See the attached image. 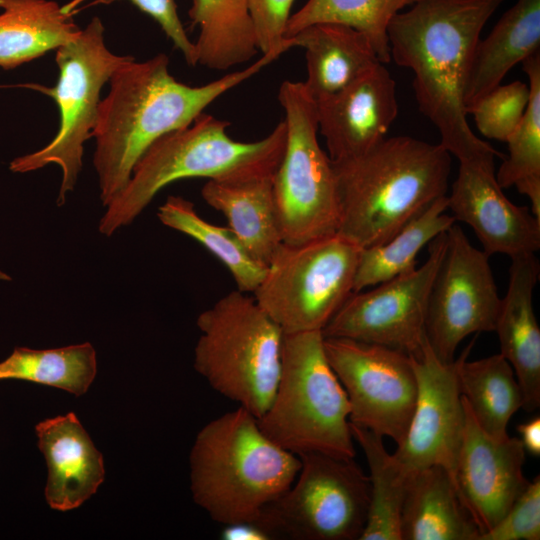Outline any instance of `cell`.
<instances>
[{"label": "cell", "instance_id": "1f68e13d", "mask_svg": "<svg viewBox=\"0 0 540 540\" xmlns=\"http://www.w3.org/2000/svg\"><path fill=\"white\" fill-rule=\"evenodd\" d=\"M97 372L96 352L86 342L62 348L35 350L16 347L0 362V381L17 379L84 394Z\"/></svg>", "mask_w": 540, "mask_h": 540}, {"label": "cell", "instance_id": "30bf717a", "mask_svg": "<svg viewBox=\"0 0 540 540\" xmlns=\"http://www.w3.org/2000/svg\"><path fill=\"white\" fill-rule=\"evenodd\" d=\"M298 457L292 485L253 520L271 539L359 540L370 505L369 476L354 458L318 452Z\"/></svg>", "mask_w": 540, "mask_h": 540}, {"label": "cell", "instance_id": "8992f818", "mask_svg": "<svg viewBox=\"0 0 540 540\" xmlns=\"http://www.w3.org/2000/svg\"><path fill=\"white\" fill-rule=\"evenodd\" d=\"M347 394L331 368L322 331L284 333L273 399L259 417L262 432L299 456L318 452L354 458Z\"/></svg>", "mask_w": 540, "mask_h": 540}, {"label": "cell", "instance_id": "ac0fdd59", "mask_svg": "<svg viewBox=\"0 0 540 540\" xmlns=\"http://www.w3.org/2000/svg\"><path fill=\"white\" fill-rule=\"evenodd\" d=\"M314 100L318 132L332 161L369 151L386 137L399 109L396 82L383 63L341 90Z\"/></svg>", "mask_w": 540, "mask_h": 540}, {"label": "cell", "instance_id": "7c38bea8", "mask_svg": "<svg viewBox=\"0 0 540 540\" xmlns=\"http://www.w3.org/2000/svg\"><path fill=\"white\" fill-rule=\"evenodd\" d=\"M327 360L350 404V423L400 444L417 399L412 356L382 345L324 337Z\"/></svg>", "mask_w": 540, "mask_h": 540}, {"label": "cell", "instance_id": "4fadbf2b", "mask_svg": "<svg viewBox=\"0 0 540 540\" xmlns=\"http://www.w3.org/2000/svg\"><path fill=\"white\" fill-rule=\"evenodd\" d=\"M446 245L447 231L429 243L428 258L419 268L367 292H353L324 327L323 336L382 345L417 357L426 340L429 296Z\"/></svg>", "mask_w": 540, "mask_h": 540}, {"label": "cell", "instance_id": "f1b7e54d", "mask_svg": "<svg viewBox=\"0 0 540 540\" xmlns=\"http://www.w3.org/2000/svg\"><path fill=\"white\" fill-rule=\"evenodd\" d=\"M350 430L370 470V505L359 540H401V511L412 474L403 470L386 450L381 435L352 423Z\"/></svg>", "mask_w": 540, "mask_h": 540}, {"label": "cell", "instance_id": "7402d4cb", "mask_svg": "<svg viewBox=\"0 0 540 540\" xmlns=\"http://www.w3.org/2000/svg\"><path fill=\"white\" fill-rule=\"evenodd\" d=\"M537 52L540 0H517L475 47L464 89L465 108L500 85L514 66Z\"/></svg>", "mask_w": 540, "mask_h": 540}, {"label": "cell", "instance_id": "5b68a950", "mask_svg": "<svg viewBox=\"0 0 540 540\" xmlns=\"http://www.w3.org/2000/svg\"><path fill=\"white\" fill-rule=\"evenodd\" d=\"M230 123L201 113L190 125L158 138L136 164L124 190L106 208L99 232L111 236L132 223L154 196L184 178L231 180L275 173L284 153V120L263 139H232Z\"/></svg>", "mask_w": 540, "mask_h": 540}, {"label": "cell", "instance_id": "2e32d148", "mask_svg": "<svg viewBox=\"0 0 540 540\" xmlns=\"http://www.w3.org/2000/svg\"><path fill=\"white\" fill-rule=\"evenodd\" d=\"M493 149L459 159L448 209L456 221L469 225L483 250L509 257L540 248V220L527 208L512 203L496 179Z\"/></svg>", "mask_w": 540, "mask_h": 540}, {"label": "cell", "instance_id": "74e56055", "mask_svg": "<svg viewBox=\"0 0 540 540\" xmlns=\"http://www.w3.org/2000/svg\"><path fill=\"white\" fill-rule=\"evenodd\" d=\"M223 540H271L269 534L255 520H245L223 525Z\"/></svg>", "mask_w": 540, "mask_h": 540}, {"label": "cell", "instance_id": "7a4b0ae2", "mask_svg": "<svg viewBox=\"0 0 540 540\" xmlns=\"http://www.w3.org/2000/svg\"><path fill=\"white\" fill-rule=\"evenodd\" d=\"M503 0H414L387 29L390 59L413 72L419 111L457 159L493 147L467 121L464 89L475 47Z\"/></svg>", "mask_w": 540, "mask_h": 540}, {"label": "cell", "instance_id": "d6a6232c", "mask_svg": "<svg viewBox=\"0 0 540 540\" xmlns=\"http://www.w3.org/2000/svg\"><path fill=\"white\" fill-rule=\"evenodd\" d=\"M414 0H308L288 19L285 38L317 23H333L363 33L371 42L379 61L389 63L387 29L392 18Z\"/></svg>", "mask_w": 540, "mask_h": 540}, {"label": "cell", "instance_id": "ffe728a7", "mask_svg": "<svg viewBox=\"0 0 540 540\" xmlns=\"http://www.w3.org/2000/svg\"><path fill=\"white\" fill-rule=\"evenodd\" d=\"M35 430L48 466L47 503L58 511L79 507L103 482L101 453L72 412L46 419Z\"/></svg>", "mask_w": 540, "mask_h": 540}, {"label": "cell", "instance_id": "8d00e7d4", "mask_svg": "<svg viewBox=\"0 0 540 540\" xmlns=\"http://www.w3.org/2000/svg\"><path fill=\"white\" fill-rule=\"evenodd\" d=\"M118 0H99L102 4H111ZM141 11L151 16L162 28L174 46L182 53L189 65L198 64L197 50L177 14L174 0H129Z\"/></svg>", "mask_w": 540, "mask_h": 540}, {"label": "cell", "instance_id": "44dd1931", "mask_svg": "<svg viewBox=\"0 0 540 540\" xmlns=\"http://www.w3.org/2000/svg\"><path fill=\"white\" fill-rule=\"evenodd\" d=\"M273 174L208 180L203 200L221 212L249 253L268 266L283 243L273 198Z\"/></svg>", "mask_w": 540, "mask_h": 540}, {"label": "cell", "instance_id": "5bb4252c", "mask_svg": "<svg viewBox=\"0 0 540 540\" xmlns=\"http://www.w3.org/2000/svg\"><path fill=\"white\" fill-rule=\"evenodd\" d=\"M501 305L489 255L471 245L459 225L447 230L444 257L434 278L426 314L428 344L443 363H452L461 341L494 331Z\"/></svg>", "mask_w": 540, "mask_h": 540}, {"label": "cell", "instance_id": "8fae6325", "mask_svg": "<svg viewBox=\"0 0 540 540\" xmlns=\"http://www.w3.org/2000/svg\"><path fill=\"white\" fill-rule=\"evenodd\" d=\"M360 250L337 233L282 243L253 297L284 333L322 331L353 293Z\"/></svg>", "mask_w": 540, "mask_h": 540}, {"label": "cell", "instance_id": "9c48e42d", "mask_svg": "<svg viewBox=\"0 0 540 540\" xmlns=\"http://www.w3.org/2000/svg\"><path fill=\"white\" fill-rule=\"evenodd\" d=\"M56 50L59 69L56 85L32 87L57 103L59 129L55 137L40 150L15 158L10 163V170L26 173L49 164L58 165L62 180L57 205L62 206L77 183L84 144L93 136L101 101L100 92L112 74L133 57L117 55L106 47L104 26L98 17H94L73 40Z\"/></svg>", "mask_w": 540, "mask_h": 540}, {"label": "cell", "instance_id": "603a6c76", "mask_svg": "<svg viewBox=\"0 0 540 540\" xmlns=\"http://www.w3.org/2000/svg\"><path fill=\"white\" fill-rule=\"evenodd\" d=\"M400 536L401 540H478L480 530L444 468L431 466L412 474Z\"/></svg>", "mask_w": 540, "mask_h": 540}, {"label": "cell", "instance_id": "d590c367", "mask_svg": "<svg viewBox=\"0 0 540 540\" xmlns=\"http://www.w3.org/2000/svg\"><path fill=\"white\" fill-rule=\"evenodd\" d=\"M294 0H248L257 46L262 54L294 47L293 38H285V29Z\"/></svg>", "mask_w": 540, "mask_h": 540}, {"label": "cell", "instance_id": "f35d334b", "mask_svg": "<svg viewBox=\"0 0 540 540\" xmlns=\"http://www.w3.org/2000/svg\"><path fill=\"white\" fill-rule=\"evenodd\" d=\"M517 431L520 434V441L525 452L530 455L540 456V418L534 417L529 421L521 423L517 426Z\"/></svg>", "mask_w": 540, "mask_h": 540}, {"label": "cell", "instance_id": "e575fe53", "mask_svg": "<svg viewBox=\"0 0 540 540\" xmlns=\"http://www.w3.org/2000/svg\"><path fill=\"white\" fill-rule=\"evenodd\" d=\"M540 478L530 481L505 515L478 540H539Z\"/></svg>", "mask_w": 540, "mask_h": 540}, {"label": "cell", "instance_id": "6da1fadb", "mask_svg": "<svg viewBox=\"0 0 540 540\" xmlns=\"http://www.w3.org/2000/svg\"><path fill=\"white\" fill-rule=\"evenodd\" d=\"M286 51L262 54L248 67L201 86L177 81L163 53L140 62L132 58L120 66L109 80L108 95L100 101L92 136L102 204L107 207L124 190L136 164L158 138L190 125L217 98Z\"/></svg>", "mask_w": 540, "mask_h": 540}, {"label": "cell", "instance_id": "3957f363", "mask_svg": "<svg viewBox=\"0 0 540 540\" xmlns=\"http://www.w3.org/2000/svg\"><path fill=\"white\" fill-rule=\"evenodd\" d=\"M451 154L439 143L385 137L366 153L332 161L339 204L337 234L366 248L385 242L447 195Z\"/></svg>", "mask_w": 540, "mask_h": 540}, {"label": "cell", "instance_id": "ba28073f", "mask_svg": "<svg viewBox=\"0 0 540 540\" xmlns=\"http://www.w3.org/2000/svg\"><path fill=\"white\" fill-rule=\"evenodd\" d=\"M278 100L286 143L273 176L274 207L283 243L300 245L337 233L336 178L319 144L316 103L304 82L284 81Z\"/></svg>", "mask_w": 540, "mask_h": 540}, {"label": "cell", "instance_id": "836d02e7", "mask_svg": "<svg viewBox=\"0 0 540 540\" xmlns=\"http://www.w3.org/2000/svg\"><path fill=\"white\" fill-rule=\"evenodd\" d=\"M530 97L528 83L500 84L466 109L486 138L507 142L519 125Z\"/></svg>", "mask_w": 540, "mask_h": 540}, {"label": "cell", "instance_id": "f546056e", "mask_svg": "<svg viewBox=\"0 0 540 540\" xmlns=\"http://www.w3.org/2000/svg\"><path fill=\"white\" fill-rule=\"evenodd\" d=\"M157 217L163 225L190 236L216 256L231 273L237 290L253 293L263 280L267 266L249 253L228 226H217L200 217L189 200L169 196Z\"/></svg>", "mask_w": 540, "mask_h": 540}, {"label": "cell", "instance_id": "52a82bcc", "mask_svg": "<svg viewBox=\"0 0 540 540\" xmlns=\"http://www.w3.org/2000/svg\"><path fill=\"white\" fill-rule=\"evenodd\" d=\"M194 368L222 396L257 419L281 372L284 332L254 297L234 290L197 317Z\"/></svg>", "mask_w": 540, "mask_h": 540}, {"label": "cell", "instance_id": "4316f807", "mask_svg": "<svg viewBox=\"0 0 540 540\" xmlns=\"http://www.w3.org/2000/svg\"><path fill=\"white\" fill-rule=\"evenodd\" d=\"M447 209L448 198L444 195L410 219L385 242L361 248L353 292L416 268V257L420 250L455 224V218L445 213Z\"/></svg>", "mask_w": 540, "mask_h": 540}, {"label": "cell", "instance_id": "4dcf8cb0", "mask_svg": "<svg viewBox=\"0 0 540 540\" xmlns=\"http://www.w3.org/2000/svg\"><path fill=\"white\" fill-rule=\"evenodd\" d=\"M530 97L524 115L507 140L509 154L496 172L502 189L515 186L540 220V52L522 61Z\"/></svg>", "mask_w": 540, "mask_h": 540}, {"label": "cell", "instance_id": "d6986e66", "mask_svg": "<svg viewBox=\"0 0 540 540\" xmlns=\"http://www.w3.org/2000/svg\"><path fill=\"white\" fill-rule=\"evenodd\" d=\"M509 284L494 331L500 354L512 366L523 395V409L532 412L540 405V329L533 309V292L540 264L533 252L510 257Z\"/></svg>", "mask_w": 540, "mask_h": 540}, {"label": "cell", "instance_id": "277c9868", "mask_svg": "<svg viewBox=\"0 0 540 540\" xmlns=\"http://www.w3.org/2000/svg\"><path fill=\"white\" fill-rule=\"evenodd\" d=\"M189 460L193 500L222 525L255 519L292 485L301 466L241 407L201 428Z\"/></svg>", "mask_w": 540, "mask_h": 540}, {"label": "cell", "instance_id": "83f0119b", "mask_svg": "<svg viewBox=\"0 0 540 540\" xmlns=\"http://www.w3.org/2000/svg\"><path fill=\"white\" fill-rule=\"evenodd\" d=\"M189 16L199 28L198 64L227 70L259 52L248 0H193Z\"/></svg>", "mask_w": 540, "mask_h": 540}, {"label": "cell", "instance_id": "e0dca14e", "mask_svg": "<svg viewBox=\"0 0 540 540\" xmlns=\"http://www.w3.org/2000/svg\"><path fill=\"white\" fill-rule=\"evenodd\" d=\"M461 398L465 423L455 483L459 498L481 535L505 515L530 481L523 474L525 450L520 439L488 435Z\"/></svg>", "mask_w": 540, "mask_h": 540}, {"label": "cell", "instance_id": "484cf974", "mask_svg": "<svg viewBox=\"0 0 540 540\" xmlns=\"http://www.w3.org/2000/svg\"><path fill=\"white\" fill-rule=\"evenodd\" d=\"M470 343L455 359L461 396L478 425L503 439L512 416L523 407V395L510 363L499 353L468 361Z\"/></svg>", "mask_w": 540, "mask_h": 540}, {"label": "cell", "instance_id": "cb8c5ba5", "mask_svg": "<svg viewBox=\"0 0 540 540\" xmlns=\"http://www.w3.org/2000/svg\"><path fill=\"white\" fill-rule=\"evenodd\" d=\"M294 47L305 50V87L314 99L333 94L381 63L370 40L340 24L317 23L293 37Z\"/></svg>", "mask_w": 540, "mask_h": 540}, {"label": "cell", "instance_id": "d4e9b609", "mask_svg": "<svg viewBox=\"0 0 540 540\" xmlns=\"http://www.w3.org/2000/svg\"><path fill=\"white\" fill-rule=\"evenodd\" d=\"M0 67L13 69L73 40L81 31L51 0H0Z\"/></svg>", "mask_w": 540, "mask_h": 540}, {"label": "cell", "instance_id": "9a60e30c", "mask_svg": "<svg viewBox=\"0 0 540 540\" xmlns=\"http://www.w3.org/2000/svg\"><path fill=\"white\" fill-rule=\"evenodd\" d=\"M412 359L418 386L415 409L405 438L392 455L409 474L440 466L456 486L455 470L465 423L456 361H440L427 338L421 353Z\"/></svg>", "mask_w": 540, "mask_h": 540}]
</instances>
